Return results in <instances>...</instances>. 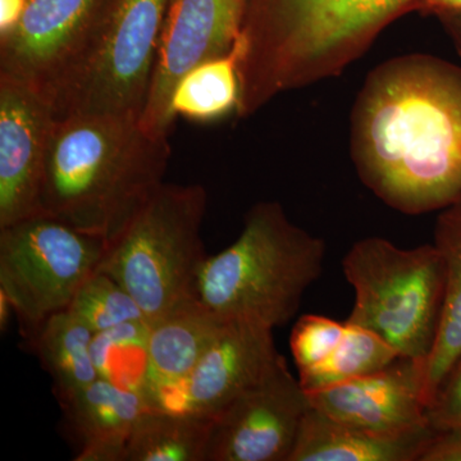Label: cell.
Returning a JSON list of instances; mask_svg holds the SVG:
<instances>
[{
  "label": "cell",
  "mask_w": 461,
  "mask_h": 461,
  "mask_svg": "<svg viewBox=\"0 0 461 461\" xmlns=\"http://www.w3.org/2000/svg\"><path fill=\"white\" fill-rule=\"evenodd\" d=\"M351 158L379 200L424 214L461 198V68L430 54L375 67L351 113Z\"/></svg>",
  "instance_id": "1"
},
{
  "label": "cell",
  "mask_w": 461,
  "mask_h": 461,
  "mask_svg": "<svg viewBox=\"0 0 461 461\" xmlns=\"http://www.w3.org/2000/svg\"><path fill=\"white\" fill-rule=\"evenodd\" d=\"M424 0H242L245 54L236 117L341 75L382 30Z\"/></svg>",
  "instance_id": "2"
},
{
  "label": "cell",
  "mask_w": 461,
  "mask_h": 461,
  "mask_svg": "<svg viewBox=\"0 0 461 461\" xmlns=\"http://www.w3.org/2000/svg\"><path fill=\"white\" fill-rule=\"evenodd\" d=\"M169 136L118 115L56 118L41 204L76 229L111 242L165 184Z\"/></svg>",
  "instance_id": "3"
},
{
  "label": "cell",
  "mask_w": 461,
  "mask_h": 461,
  "mask_svg": "<svg viewBox=\"0 0 461 461\" xmlns=\"http://www.w3.org/2000/svg\"><path fill=\"white\" fill-rule=\"evenodd\" d=\"M326 254V241L291 222L280 203L260 202L235 242L206 258L196 295L221 317L275 330L295 317Z\"/></svg>",
  "instance_id": "4"
},
{
  "label": "cell",
  "mask_w": 461,
  "mask_h": 461,
  "mask_svg": "<svg viewBox=\"0 0 461 461\" xmlns=\"http://www.w3.org/2000/svg\"><path fill=\"white\" fill-rule=\"evenodd\" d=\"M205 209L202 185L165 182L108 244L99 271L122 285L149 323L196 295L208 258L202 239Z\"/></svg>",
  "instance_id": "5"
},
{
  "label": "cell",
  "mask_w": 461,
  "mask_h": 461,
  "mask_svg": "<svg viewBox=\"0 0 461 461\" xmlns=\"http://www.w3.org/2000/svg\"><path fill=\"white\" fill-rule=\"evenodd\" d=\"M354 288L351 323L377 333L408 359L426 362L445 303V266L435 245L403 249L384 238L355 242L342 259Z\"/></svg>",
  "instance_id": "6"
},
{
  "label": "cell",
  "mask_w": 461,
  "mask_h": 461,
  "mask_svg": "<svg viewBox=\"0 0 461 461\" xmlns=\"http://www.w3.org/2000/svg\"><path fill=\"white\" fill-rule=\"evenodd\" d=\"M169 0H105L83 50L48 98L56 118L140 120Z\"/></svg>",
  "instance_id": "7"
},
{
  "label": "cell",
  "mask_w": 461,
  "mask_h": 461,
  "mask_svg": "<svg viewBox=\"0 0 461 461\" xmlns=\"http://www.w3.org/2000/svg\"><path fill=\"white\" fill-rule=\"evenodd\" d=\"M108 242L47 213L0 229V290L29 342L65 312L107 254Z\"/></svg>",
  "instance_id": "8"
},
{
  "label": "cell",
  "mask_w": 461,
  "mask_h": 461,
  "mask_svg": "<svg viewBox=\"0 0 461 461\" xmlns=\"http://www.w3.org/2000/svg\"><path fill=\"white\" fill-rule=\"evenodd\" d=\"M311 408L281 355L259 384L215 415L205 461H290Z\"/></svg>",
  "instance_id": "9"
},
{
  "label": "cell",
  "mask_w": 461,
  "mask_h": 461,
  "mask_svg": "<svg viewBox=\"0 0 461 461\" xmlns=\"http://www.w3.org/2000/svg\"><path fill=\"white\" fill-rule=\"evenodd\" d=\"M242 0H169L141 126L169 136L171 98L194 67L232 50L241 32Z\"/></svg>",
  "instance_id": "10"
},
{
  "label": "cell",
  "mask_w": 461,
  "mask_h": 461,
  "mask_svg": "<svg viewBox=\"0 0 461 461\" xmlns=\"http://www.w3.org/2000/svg\"><path fill=\"white\" fill-rule=\"evenodd\" d=\"M105 0H29L16 26L0 36V78L47 100L75 62Z\"/></svg>",
  "instance_id": "11"
},
{
  "label": "cell",
  "mask_w": 461,
  "mask_h": 461,
  "mask_svg": "<svg viewBox=\"0 0 461 461\" xmlns=\"http://www.w3.org/2000/svg\"><path fill=\"white\" fill-rule=\"evenodd\" d=\"M306 393L317 411L375 435L406 437L432 430L426 362L420 360L400 357L371 375Z\"/></svg>",
  "instance_id": "12"
},
{
  "label": "cell",
  "mask_w": 461,
  "mask_h": 461,
  "mask_svg": "<svg viewBox=\"0 0 461 461\" xmlns=\"http://www.w3.org/2000/svg\"><path fill=\"white\" fill-rule=\"evenodd\" d=\"M56 115L41 94L0 78V229L42 213L45 159Z\"/></svg>",
  "instance_id": "13"
},
{
  "label": "cell",
  "mask_w": 461,
  "mask_h": 461,
  "mask_svg": "<svg viewBox=\"0 0 461 461\" xmlns=\"http://www.w3.org/2000/svg\"><path fill=\"white\" fill-rule=\"evenodd\" d=\"M280 357L272 329L254 321L227 320L185 381V409L214 418L259 384Z\"/></svg>",
  "instance_id": "14"
},
{
  "label": "cell",
  "mask_w": 461,
  "mask_h": 461,
  "mask_svg": "<svg viewBox=\"0 0 461 461\" xmlns=\"http://www.w3.org/2000/svg\"><path fill=\"white\" fill-rule=\"evenodd\" d=\"M227 318L212 311L198 295L181 300L149 323L148 400L157 406L160 397L176 393L184 397V384L203 355L222 330Z\"/></svg>",
  "instance_id": "15"
},
{
  "label": "cell",
  "mask_w": 461,
  "mask_h": 461,
  "mask_svg": "<svg viewBox=\"0 0 461 461\" xmlns=\"http://www.w3.org/2000/svg\"><path fill=\"white\" fill-rule=\"evenodd\" d=\"M147 397L98 378L60 403L67 427L78 445L76 461H124L127 444Z\"/></svg>",
  "instance_id": "16"
},
{
  "label": "cell",
  "mask_w": 461,
  "mask_h": 461,
  "mask_svg": "<svg viewBox=\"0 0 461 461\" xmlns=\"http://www.w3.org/2000/svg\"><path fill=\"white\" fill-rule=\"evenodd\" d=\"M436 430L384 437L333 420L312 406L290 461H420Z\"/></svg>",
  "instance_id": "17"
},
{
  "label": "cell",
  "mask_w": 461,
  "mask_h": 461,
  "mask_svg": "<svg viewBox=\"0 0 461 461\" xmlns=\"http://www.w3.org/2000/svg\"><path fill=\"white\" fill-rule=\"evenodd\" d=\"M433 245L445 266V303L435 348L426 363V396L432 402L442 382L461 360V198L442 209Z\"/></svg>",
  "instance_id": "18"
},
{
  "label": "cell",
  "mask_w": 461,
  "mask_h": 461,
  "mask_svg": "<svg viewBox=\"0 0 461 461\" xmlns=\"http://www.w3.org/2000/svg\"><path fill=\"white\" fill-rule=\"evenodd\" d=\"M94 336L95 333L67 309L45 321L27 342L53 379L58 402H67L99 378L91 354Z\"/></svg>",
  "instance_id": "19"
},
{
  "label": "cell",
  "mask_w": 461,
  "mask_h": 461,
  "mask_svg": "<svg viewBox=\"0 0 461 461\" xmlns=\"http://www.w3.org/2000/svg\"><path fill=\"white\" fill-rule=\"evenodd\" d=\"M213 417L150 406L139 418L124 461H205Z\"/></svg>",
  "instance_id": "20"
},
{
  "label": "cell",
  "mask_w": 461,
  "mask_h": 461,
  "mask_svg": "<svg viewBox=\"0 0 461 461\" xmlns=\"http://www.w3.org/2000/svg\"><path fill=\"white\" fill-rule=\"evenodd\" d=\"M244 54L245 41L240 32L230 53L205 60L187 72L172 93L173 117L211 122L236 114L241 98L240 66Z\"/></svg>",
  "instance_id": "21"
},
{
  "label": "cell",
  "mask_w": 461,
  "mask_h": 461,
  "mask_svg": "<svg viewBox=\"0 0 461 461\" xmlns=\"http://www.w3.org/2000/svg\"><path fill=\"white\" fill-rule=\"evenodd\" d=\"M397 357L400 355L395 348L377 333L346 321L344 336L335 350L320 366L297 378L306 393H313L348 379L371 375L395 362Z\"/></svg>",
  "instance_id": "22"
},
{
  "label": "cell",
  "mask_w": 461,
  "mask_h": 461,
  "mask_svg": "<svg viewBox=\"0 0 461 461\" xmlns=\"http://www.w3.org/2000/svg\"><path fill=\"white\" fill-rule=\"evenodd\" d=\"M148 339L149 321H132L95 333L91 354L99 377L147 397L150 379Z\"/></svg>",
  "instance_id": "23"
},
{
  "label": "cell",
  "mask_w": 461,
  "mask_h": 461,
  "mask_svg": "<svg viewBox=\"0 0 461 461\" xmlns=\"http://www.w3.org/2000/svg\"><path fill=\"white\" fill-rule=\"evenodd\" d=\"M68 311L77 315L94 333L132 321H149L122 285L102 271L94 273L85 282Z\"/></svg>",
  "instance_id": "24"
},
{
  "label": "cell",
  "mask_w": 461,
  "mask_h": 461,
  "mask_svg": "<svg viewBox=\"0 0 461 461\" xmlns=\"http://www.w3.org/2000/svg\"><path fill=\"white\" fill-rule=\"evenodd\" d=\"M345 330L346 321L317 314L300 317L290 338L291 353L299 375L323 363L341 341Z\"/></svg>",
  "instance_id": "25"
},
{
  "label": "cell",
  "mask_w": 461,
  "mask_h": 461,
  "mask_svg": "<svg viewBox=\"0 0 461 461\" xmlns=\"http://www.w3.org/2000/svg\"><path fill=\"white\" fill-rule=\"evenodd\" d=\"M427 417L436 432L461 429V360L442 382L427 409Z\"/></svg>",
  "instance_id": "26"
},
{
  "label": "cell",
  "mask_w": 461,
  "mask_h": 461,
  "mask_svg": "<svg viewBox=\"0 0 461 461\" xmlns=\"http://www.w3.org/2000/svg\"><path fill=\"white\" fill-rule=\"evenodd\" d=\"M420 461H461V429L436 432Z\"/></svg>",
  "instance_id": "27"
},
{
  "label": "cell",
  "mask_w": 461,
  "mask_h": 461,
  "mask_svg": "<svg viewBox=\"0 0 461 461\" xmlns=\"http://www.w3.org/2000/svg\"><path fill=\"white\" fill-rule=\"evenodd\" d=\"M29 0H0V36L17 25L25 14Z\"/></svg>",
  "instance_id": "28"
},
{
  "label": "cell",
  "mask_w": 461,
  "mask_h": 461,
  "mask_svg": "<svg viewBox=\"0 0 461 461\" xmlns=\"http://www.w3.org/2000/svg\"><path fill=\"white\" fill-rule=\"evenodd\" d=\"M420 9L430 14H456L461 12V0H424Z\"/></svg>",
  "instance_id": "29"
},
{
  "label": "cell",
  "mask_w": 461,
  "mask_h": 461,
  "mask_svg": "<svg viewBox=\"0 0 461 461\" xmlns=\"http://www.w3.org/2000/svg\"><path fill=\"white\" fill-rule=\"evenodd\" d=\"M444 23L446 32L454 42V47L461 54V12L446 14L439 16Z\"/></svg>",
  "instance_id": "30"
},
{
  "label": "cell",
  "mask_w": 461,
  "mask_h": 461,
  "mask_svg": "<svg viewBox=\"0 0 461 461\" xmlns=\"http://www.w3.org/2000/svg\"><path fill=\"white\" fill-rule=\"evenodd\" d=\"M12 313H14V311L11 300L0 290V330L3 333L8 329L9 318Z\"/></svg>",
  "instance_id": "31"
}]
</instances>
